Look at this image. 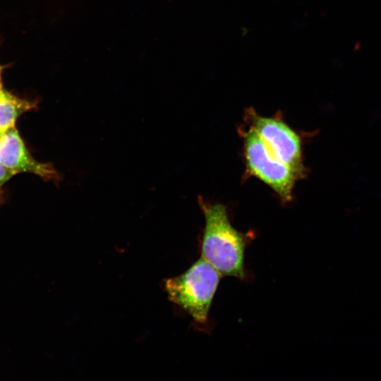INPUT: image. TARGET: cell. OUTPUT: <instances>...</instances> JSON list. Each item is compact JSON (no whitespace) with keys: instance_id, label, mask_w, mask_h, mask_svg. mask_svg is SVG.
I'll return each mask as SVG.
<instances>
[{"instance_id":"6da1fadb","label":"cell","mask_w":381,"mask_h":381,"mask_svg":"<svg viewBox=\"0 0 381 381\" xmlns=\"http://www.w3.org/2000/svg\"><path fill=\"white\" fill-rule=\"evenodd\" d=\"M200 202L205 217L202 257L222 276L243 279L246 235L232 226L224 205Z\"/></svg>"},{"instance_id":"7a4b0ae2","label":"cell","mask_w":381,"mask_h":381,"mask_svg":"<svg viewBox=\"0 0 381 381\" xmlns=\"http://www.w3.org/2000/svg\"><path fill=\"white\" fill-rule=\"evenodd\" d=\"M221 276L202 257L182 274L167 279L164 289L171 301L185 310L197 323L204 325Z\"/></svg>"},{"instance_id":"3957f363","label":"cell","mask_w":381,"mask_h":381,"mask_svg":"<svg viewBox=\"0 0 381 381\" xmlns=\"http://www.w3.org/2000/svg\"><path fill=\"white\" fill-rule=\"evenodd\" d=\"M243 144L249 172L269 186L284 201H290L301 174L276 157L251 128L244 133Z\"/></svg>"},{"instance_id":"277c9868","label":"cell","mask_w":381,"mask_h":381,"mask_svg":"<svg viewBox=\"0 0 381 381\" xmlns=\"http://www.w3.org/2000/svg\"><path fill=\"white\" fill-rule=\"evenodd\" d=\"M250 128L270 151L279 160L301 174L304 171L300 137L285 122L274 117L258 115L249 111Z\"/></svg>"},{"instance_id":"5b68a950","label":"cell","mask_w":381,"mask_h":381,"mask_svg":"<svg viewBox=\"0 0 381 381\" xmlns=\"http://www.w3.org/2000/svg\"><path fill=\"white\" fill-rule=\"evenodd\" d=\"M0 162L16 173L28 171L46 179H59L51 165L39 163L31 157L14 127L5 132L0 142Z\"/></svg>"},{"instance_id":"8992f818","label":"cell","mask_w":381,"mask_h":381,"mask_svg":"<svg viewBox=\"0 0 381 381\" xmlns=\"http://www.w3.org/2000/svg\"><path fill=\"white\" fill-rule=\"evenodd\" d=\"M29 108L30 104L28 102L4 92L0 97V131L6 132L13 127L17 117Z\"/></svg>"},{"instance_id":"52a82bcc","label":"cell","mask_w":381,"mask_h":381,"mask_svg":"<svg viewBox=\"0 0 381 381\" xmlns=\"http://www.w3.org/2000/svg\"><path fill=\"white\" fill-rule=\"evenodd\" d=\"M16 172L0 162V186L6 182Z\"/></svg>"},{"instance_id":"ba28073f","label":"cell","mask_w":381,"mask_h":381,"mask_svg":"<svg viewBox=\"0 0 381 381\" xmlns=\"http://www.w3.org/2000/svg\"><path fill=\"white\" fill-rule=\"evenodd\" d=\"M4 133H5V132H3V131H0V142H1V139L3 138V136H4Z\"/></svg>"},{"instance_id":"9c48e42d","label":"cell","mask_w":381,"mask_h":381,"mask_svg":"<svg viewBox=\"0 0 381 381\" xmlns=\"http://www.w3.org/2000/svg\"><path fill=\"white\" fill-rule=\"evenodd\" d=\"M4 91L2 90L1 84H0V97L4 94Z\"/></svg>"}]
</instances>
